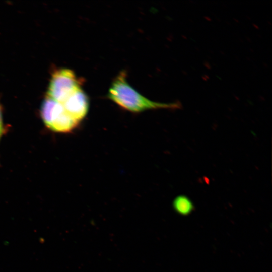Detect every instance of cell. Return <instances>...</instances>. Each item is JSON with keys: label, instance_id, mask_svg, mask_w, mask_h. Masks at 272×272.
I'll return each instance as SVG.
<instances>
[{"label": "cell", "instance_id": "obj_2", "mask_svg": "<svg viewBox=\"0 0 272 272\" xmlns=\"http://www.w3.org/2000/svg\"><path fill=\"white\" fill-rule=\"evenodd\" d=\"M82 83L72 70L58 69L52 76L47 96L62 104L71 94L81 88Z\"/></svg>", "mask_w": 272, "mask_h": 272}, {"label": "cell", "instance_id": "obj_6", "mask_svg": "<svg viewBox=\"0 0 272 272\" xmlns=\"http://www.w3.org/2000/svg\"><path fill=\"white\" fill-rule=\"evenodd\" d=\"M2 111H1V108L0 106V130H3V127H2Z\"/></svg>", "mask_w": 272, "mask_h": 272}, {"label": "cell", "instance_id": "obj_5", "mask_svg": "<svg viewBox=\"0 0 272 272\" xmlns=\"http://www.w3.org/2000/svg\"><path fill=\"white\" fill-rule=\"evenodd\" d=\"M172 205L175 212L182 216H188L194 210L193 202L185 195L176 196L173 200Z\"/></svg>", "mask_w": 272, "mask_h": 272}, {"label": "cell", "instance_id": "obj_4", "mask_svg": "<svg viewBox=\"0 0 272 272\" xmlns=\"http://www.w3.org/2000/svg\"><path fill=\"white\" fill-rule=\"evenodd\" d=\"M64 112L61 103L48 96L42 103L41 117L45 125L49 128Z\"/></svg>", "mask_w": 272, "mask_h": 272}, {"label": "cell", "instance_id": "obj_7", "mask_svg": "<svg viewBox=\"0 0 272 272\" xmlns=\"http://www.w3.org/2000/svg\"><path fill=\"white\" fill-rule=\"evenodd\" d=\"M2 132H3V130H0V137L1 136Z\"/></svg>", "mask_w": 272, "mask_h": 272}, {"label": "cell", "instance_id": "obj_1", "mask_svg": "<svg viewBox=\"0 0 272 272\" xmlns=\"http://www.w3.org/2000/svg\"><path fill=\"white\" fill-rule=\"evenodd\" d=\"M107 97L121 108L133 113H140L152 109H176L182 107L181 104L178 101L172 103L157 102L142 95L128 83L126 73L124 71L120 72L112 82L108 91Z\"/></svg>", "mask_w": 272, "mask_h": 272}, {"label": "cell", "instance_id": "obj_3", "mask_svg": "<svg viewBox=\"0 0 272 272\" xmlns=\"http://www.w3.org/2000/svg\"><path fill=\"white\" fill-rule=\"evenodd\" d=\"M62 104L65 112L79 122L86 117L89 107L88 97L81 88L71 94Z\"/></svg>", "mask_w": 272, "mask_h": 272}]
</instances>
